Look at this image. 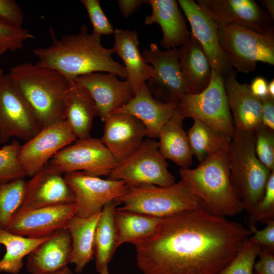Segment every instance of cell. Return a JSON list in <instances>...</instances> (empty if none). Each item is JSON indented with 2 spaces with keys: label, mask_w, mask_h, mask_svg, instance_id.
I'll return each instance as SVG.
<instances>
[{
  "label": "cell",
  "mask_w": 274,
  "mask_h": 274,
  "mask_svg": "<svg viewBox=\"0 0 274 274\" xmlns=\"http://www.w3.org/2000/svg\"><path fill=\"white\" fill-rule=\"evenodd\" d=\"M184 118L198 119L232 138L234 126L225 90L223 78L212 70L208 86L198 93L184 94L177 104Z\"/></svg>",
  "instance_id": "obj_8"
},
{
  "label": "cell",
  "mask_w": 274,
  "mask_h": 274,
  "mask_svg": "<svg viewBox=\"0 0 274 274\" xmlns=\"http://www.w3.org/2000/svg\"><path fill=\"white\" fill-rule=\"evenodd\" d=\"M266 227L261 230L257 229L255 225L248 224V229L253 234V238L263 247L274 249V219L262 222Z\"/></svg>",
  "instance_id": "obj_42"
},
{
  "label": "cell",
  "mask_w": 274,
  "mask_h": 274,
  "mask_svg": "<svg viewBox=\"0 0 274 274\" xmlns=\"http://www.w3.org/2000/svg\"><path fill=\"white\" fill-rule=\"evenodd\" d=\"M115 200L123 205L120 207L122 209L161 218L204 209L201 201L182 180L165 187L127 185L124 193Z\"/></svg>",
  "instance_id": "obj_6"
},
{
  "label": "cell",
  "mask_w": 274,
  "mask_h": 274,
  "mask_svg": "<svg viewBox=\"0 0 274 274\" xmlns=\"http://www.w3.org/2000/svg\"><path fill=\"white\" fill-rule=\"evenodd\" d=\"M93 26L92 32L101 37L114 35L115 29L104 13L98 0H81Z\"/></svg>",
  "instance_id": "obj_40"
},
{
  "label": "cell",
  "mask_w": 274,
  "mask_h": 274,
  "mask_svg": "<svg viewBox=\"0 0 274 274\" xmlns=\"http://www.w3.org/2000/svg\"><path fill=\"white\" fill-rule=\"evenodd\" d=\"M193 120L187 135L192 155L199 162L228 149L231 138L198 119Z\"/></svg>",
  "instance_id": "obj_33"
},
{
  "label": "cell",
  "mask_w": 274,
  "mask_h": 274,
  "mask_svg": "<svg viewBox=\"0 0 274 274\" xmlns=\"http://www.w3.org/2000/svg\"><path fill=\"white\" fill-rule=\"evenodd\" d=\"M263 7L266 10V12L269 16L273 19L274 18V1L273 0H263L260 1Z\"/></svg>",
  "instance_id": "obj_47"
},
{
  "label": "cell",
  "mask_w": 274,
  "mask_h": 274,
  "mask_svg": "<svg viewBox=\"0 0 274 274\" xmlns=\"http://www.w3.org/2000/svg\"><path fill=\"white\" fill-rule=\"evenodd\" d=\"M24 13L15 0H0V24L12 28L23 27Z\"/></svg>",
  "instance_id": "obj_41"
},
{
  "label": "cell",
  "mask_w": 274,
  "mask_h": 274,
  "mask_svg": "<svg viewBox=\"0 0 274 274\" xmlns=\"http://www.w3.org/2000/svg\"><path fill=\"white\" fill-rule=\"evenodd\" d=\"M64 120L78 139L91 137L93 119L97 116L94 102L82 85L72 81L64 104Z\"/></svg>",
  "instance_id": "obj_27"
},
{
  "label": "cell",
  "mask_w": 274,
  "mask_h": 274,
  "mask_svg": "<svg viewBox=\"0 0 274 274\" xmlns=\"http://www.w3.org/2000/svg\"><path fill=\"white\" fill-rule=\"evenodd\" d=\"M1 55V54L0 53V56ZM4 76L5 75L4 74V72L1 65V60H0V81L3 79Z\"/></svg>",
  "instance_id": "obj_51"
},
{
  "label": "cell",
  "mask_w": 274,
  "mask_h": 274,
  "mask_svg": "<svg viewBox=\"0 0 274 274\" xmlns=\"http://www.w3.org/2000/svg\"><path fill=\"white\" fill-rule=\"evenodd\" d=\"M142 55L155 72L154 77L146 83L155 98L164 103L177 104L184 94L189 93L180 69L177 48L162 50L151 43Z\"/></svg>",
  "instance_id": "obj_12"
},
{
  "label": "cell",
  "mask_w": 274,
  "mask_h": 274,
  "mask_svg": "<svg viewBox=\"0 0 274 274\" xmlns=\"http://www.w3.org/2000/svg\"><path fill=\"white\" fill-rule=\"evenodd\" d=\"M254 132L257 157L269 171H273L274 131L261 124Z\"/></svg>",
  "instance_id": "obj_37"
},
{
  "label": "cell",
  "mask_w": 274,
  "mask_h": 274,
  "mask_svg": "<svg viewBox=\"0 0 274 274\" xmlns=\"http://www.w3.org/2000/svg\"><path fill=\"white\" fill-rule=\"evenodd\" d=\"M177 107V104L164 103L157 100L145 84L126 104L113 112L135 117L145 127L147 138L155 139L158 138L162 126Z\"/></svg>",
  "instance_id": "obj_22"
},
{
  "label": "cell",
  "mask_w": 274,
  "mask_h": 274,
  "mask_svg": "<svg viewBox=\"0 0 274 274\" xmlns=\"http://www.w3.org/2000/svg\"><path fill=\"white\" fill-rule=\"evenodd\" d=\"M168 167L166 159L159 151L158 142L147 138L130 155L117 163L108 179L121 180L130 186L145 184L169 186L176 182Z\"/></svg>",
  "instance_id": "obj_9"
},
{
  "label": "cell",
  "mask_w": 274,
  "mask_h": 274,
  "mask_svg": "<svg viewBox=\"0 0 274 274\" xmlns=\"http://www.w3.org/2000/svg\"><path fill=\"white\" fill-rule=\"evenodd\" d=\"M113 50L122 60L134 95L150 79L154 77L153 67L144 59L139 48L138 32L135 30L116 28Z\"/></svg>",
  "instance_id": "obj_23"
},
{
  "label": "cell",
  "mask_w": 274,
  "mask_h": 274,
  "mask_svg": "<svg viewBox=\"0 0 274 274\" xmlns=\"http://www.w3.org/2000/svg\"><path fill=\"white\" fill-rule=\"evenodd\" d=\"M98 272L99 274H109L108 265H105L101 267Z\"/></svg>",
  "instance_id": "obj_50"
},
{
  "label": "cell",
  "mask_w": 274,
  "mask_h": 274,
  "mask_svg": "<svg viewBox=\"0 0 274 274\" xmlns=\"http://www.w3.org/2000/svg\"><path fill=\"white\" fill-rule=\"evenodd\" d=\"M152 9L150 15L145 19L146 25L158 24L162 31L160 45L166 50L181 46L189 38L191 32L175 0H147Z\"/></svg>",
  "instance_id": "obj_24"
},
{
  "label": "cell",
  "mask_w": 274,
  "mask_h": 274,
  "mask_svg": "<svg viewBox=\"0 0 274 274\" xmlns=\"http://www.w3.org/2000/svg\"><path fill=\"white\" fill-rule=\"evenodd\" d=\"M191 28V33L196 39L210 62L212 70L223 77L233 72L219 42L217 23L193 0H178Z\"/></svg>",
  "instance_id": "obj_17"
},
{
  "label": "cell",
  "mask_w": 274,
  "mask_h": 274,
  "mask_svg": "<svg viewBox=\"0 0 274 274\" xmlns=\"http://www.w3.org/2000/svg\"><path fill=\"white\" fill-rule=\"evenodd\" d=\"M77 139L65 120L49 125L21 145L18 161L27 176L32 177L56 153Z\"/></svg>",
  "instance_id": "obj_15"
},
{
  "label": "cell",
  "mask_w": 274,
  "mask_h": 274,
  "mask_svg": "<svg viewBox=\"0 0 274 274\" xmlns=\"http://www.w3.org/2000/svg\"><path fill=\"white\" fill-rule=\"evenodd\" d=\"M33 36L23 27L12 28L0 24V53L22 49L24 43Z\"/></svg>",
  "instance_id": "obj_39"
},
{
  "label": "cell",
  "mask_w": 274,
  "mask_h": 274,
  "mask_svg": "<svg viewBox=\"0 0 274 274\" xmlns=\"http://www.w3.org/2000/svg\"><path fill=\"white\" fill-rule=\"evenodd\" d=\"M75 202L39 208L17 213L6 230L31 238H41L66 228L75 215Z\"/></svg>",
  "instance_id": "obj_18"
},
{
  "label": "cell",
  "mask_w": 274,
  "mask_h": 274,
  "mask_svg": "<svg viewBox=\"0 0 274 274\" xmlns=\"http://www.w3.org/2000/svg\"><path fill=\"white\" fill-rule=\"evenodd\" d=\"M268 82L263 77L258 76L255 78L250 85L252 93L260 99L268 95Z\"/></svg>",
  "instance_id": "obj_46"
},
{
  "label": "cell",
  "mask_w": 274,
  "mask_h": 274,
  "mask_svg": "<svg viewBox=\"0 0 274 274\" xmlns=\"http://www.w3.org/2000/svg\"><path fill=\"white\" fill-rule=\"evenodd\" d=\"M24 179L0 182V229H7L19 210L24 193Z\"/></svg>",
  "instance_id": "obj_34"
},
{
  "label": "cell",
  "mask_w": 274,
  "mask_h": 274,
  "mask_svg": "<svg viewBox=\"0 0 274 274\" xmlns=\"http://www.w3.org/2000/svg\"><path fill=\"white\" fill-rule=\"evenodd\" d=\"M100 212L86 218L75 215L67 223L72 240L70 263L75 265L77 273L83 271L94 256V234Z\"/></svg>",
  "instance_id": "obj_29"
},
{
  "label": "cell",
  "mask_w": 274,
  "mask_h": 274,
  "mask_svg": "<svg viewBox=\"0 0 274 274\" xmlns=\"http://www.w3.org/2000/svg\"><path fill=\"white\" fill-rule=\"evenodd\" d=\"M25 182L23 198L16 213L75 202L74 192L65 181L64 174L49 162Z\"/></svg>",
  "instance_id": "obj_14"
},
{
  "label": "cell",
  "mask_w": 274,
  "mask_h": 274,
  "mask_svg": "<svg viewBox=\"0 0 274 274\" xmlns=\"http://www.w3.org/2000/svg\"><path fill=\"white\" fill-rule=\"evenodd\" d=\"M253 274H254V273H253Z\"/></svg>",
  "instance_id": "obj_52"
},
{
  "label": "cell",
  "mask_w": 274,
  "mask_h": 274,
  "mask_svg": "<svg viewBox=\"0 0 274 274\" xmlns=\"http://www.w3.org/2000/svg\"><path fill=\"white\" fill-rule=\"evenodd\" d=\"M227 150L209 157L195 168L179 170L181 180L201 201L204 209L225 218L244 210L230 181Z\"/></svg>",
  "instance_id": "obj_4"
},
{
  "label": "cell",
  "mask_w": 274,
  "mask_h": 274,
  "mask_svg": "<svg viewBox=\"0 0 274 274\" xmlns=\"http://www.w3.org/2000/svg\"><path fill=\"white\" fill-rule=\"evenodd\" d=\"M227 158L232 185L249 214L262 198L271 172L256 156L254 131L234 128Z\"/></svg>",
  "instance_id": "obj_5"
},
{
  "label": "cell",
  "mask_w": 274,
  "mask_h": 274,
  "mask_svg": "<svg viewBox=\"0 0 274 274\" xmlns=\"http://www.w3.org/2000/svg\"><path fill=\"white\" fill-rule=\"evenodd\" d=\"M47 274H73V273L69 267L66 265Z\"/></svg>",
  "instance_id": "obj_48"
},
{
  "label": "cell",
  "mask_w": 274,
  "mask_h": 274,
  "mask_svg": "<svg viewBox=\"0 0 274 274\" xmlns=\"http://www.w3.org/2000/svg\"><path fill=\"white\" fill-rule=\"evenodd\" d=\"M268 95L274 98V80L272 79L268 83Z\"/></svg>",
  "instance_id": "obj_49"
},
{
  "label": "cell",
  "mask_w": 274,
  "mask_h": 274,
  "mask_svg": "<svg viewBox=\"0 0 274 274\" xmlns=\"http://www.w3.org/2000/svg\"><path fill=\"white\" fill-rule=\"evenodd\" d=\"M104 122V133L100 140L117 163L133 153L146 136L143 124L131 115L113 112Z\"/></svg>",
  "instance_id": "obj_20"
},
{
  "label": "cell",
  "mask_w": 274,
  "mask_h": 274,
  "mask_svg": "<svg viewBox=\"0 0 274 274\" xmlns=\"http://www.w3.org/2000/svg\"><path fill=\"white\" fill-rule=\"evenodd\" d=\"M56 153L49 161L62 173L82 172L91 176L109 175L117 162L100 140L78 139Z\"/></svg>",
  "instance_id": "obj_11"
},
{
  "label": "cell",
  "mask_w": 274,
  "mask_h": 274,
  "mask_svg": "<svg viewBox=\"0 0 274 274\" xmlns=\"http://www.w3.org/2000/svg\"><path fill=\"white\" fill-rule=\"evenodd\" d=\"M223 78L234 128L254 131L261 124V100L252 93L249 84L236 80L234 72Z\"/></svg>",
  "instance_id": "obj_21"
},
{
  "label": "cell",
  "mask_w": 274,
  "mask_h": 274,
  "mask_svg": "<svg viewBox=\"0 0 274 274\" xmlns=\"http://www.w3.org/2000/svg\"><path fill=\"white\" fill-rule=\"evenodd\" d=\"M21 145L17 140L0 148V182L24 179L27 176L18 161Z\"/></svg>",
  "instance_id": "obj_36"
},
{
  "label": "cell",
  "mask_w": 274,
  "mask_h": 274,
  "mask_svg": "<svg viewBox=\"0 0 274 274\" xmlns=\"http://www.w3.org/2000/svg\"><path fill=\"white\" fill-rule=\"evenodd\" d=\"M42 128L22 95L5 75L0 81V144L12 137L26 142Z\"/></svg>",
  "instance_id": "obj_10"
},
{
  "label": "cell",
  "mask_w": 274,
  "mask_h": 274,
  "mask_svg": "<svg viewBox=\"0 0 274 274\" xmlns=\"http://www.w3.org/2000/svg\"><path fill=\"white\" fill-rule=\"evenodd\" d=\"M184 119L177 107L162 126L158 136L159 149L162 155L183 168H189L193 156L187 133L183 129Z\"/></svg>",
  "instance_id": "obj_28"
},
{
  "label": "cell",
  "mask_w": 274,
  "mask_h": 274,
  "mask_svg": "<svg viewBox=\"0 0 274 274\" xmlns=\"http://www.w3.org/2000/svg\"><path fill=\"white\" fill-rule=\"evenodd\" d=\"M64 178L75 195V215L82 218L101 211L106 204L121 196L127 188L123 181L102 179L82 172L65 173Z\"/></svg>",
  "instance_id": "obj_13"
},
{
  "label": "cell",
  "mask_w": 274,
  "mask_h": 274,
  "mask_svg": "<svg viewBox=\"0 0 274 274\" xmlns=\"http://www.w3.org/2000/svg\"><path fill=\"white\" fill-rule=\"evenodd\" d=\"M248 215V224L252 225L266 220L274 219V170L270 174L262 198Z\"/></svg>",
  "instance_id": "obj_38"
},
{
  "label": "cell",
  "mask_w": 274,
  "mask_h": 274,
  "mask_svg": "<svg viewBox=\"0 0 274 274\" xmlns=\"http://www.w3.org/2000/svg\"><path fill=\"white\" fill-rule=\"evenodd\" d=\"M180 69L190 93H198L209 84L212 69L201 45L191 33L178 49Z\"/></svg>",
  "instance_id": "obj_26"
},
{
  "label": "cell",
  "mask_w": 274,
  "mask_h": 274,
  "mask_svg": "<svg viewBox=\"0 0 274 274\" xmlns=\"http://www.w3.org/2000/svg\"><path fill=\"white\" fill-rule=\"evenodd\" d=\"M115 220L117 233L116 247L124 243L134 245L150 236L162 218L116 208Z\"/></svg>",
  "instance_id": "obj_30"
},
{
  "label": "cell",
  "mask_w": 274,
  "mask_h": 274,
  "mask_svg": "<svg viewBox=\"0 0 274 274\" xmlns=\"http://www.w3.org/2000/svg\"><path fill=\"white\" fill-rule=\"evenodd\" d=\"M219 27L236 24L261 33L274 30L273 20L253 0H197Z\"/></svg>",
  "instance_id": "obj_16"
},
{
  "label": "cell",
  "mask_w": 274,
  "mask_h": 274,
  "mask_svg": "<svg viewBox=\"0 0 274 274\" xmlns=\"http://www.w3.org/2000/svg\"><path fill=\"white\" fill-rule=\"evenodd\" d=\"M118 203L114 200L102 208L94 234V255L97 271L108 265L116 250L117 233L115 213Z\"/></svg>",
  "instance_id": "obj_31"
},
{
  "label": "cell",
  "mask_w": 274,
  "mask_h": 274,
  "mask_svg": "<svg viewBox=\"0 0 274 274\" xmlns=\"http://www.w3.org/2000/svg\"><path fill=\"white\" fill-rule=\"evenodd\" d=\"M72 240L67 228L57 230L27 257L26 268L30 274H47L70 263Z\"/></svg>",
  "instance_id": "obj_25"
},
{
  "label": "cell",
  "mask_w": 274,
  "mask_h": 274,
  "mask_svg": "<svg viewBox=\"0 0 274 274\" xmlns=\"http://www.w3.org/2000/svg\"><path fill=\"white\" fill-rule=\"evenodd\" d=\"M117 3L121 14L126 18L134 14L143 4L146 3V1L118 0Z\"/></svg>",
  "instance_id": "obj_45"
},
{
  "label": "cell",
  "mask_w": 274,
  "mask_h": 274,
  "mask_svg": "<svg viewBox=\"0 0 274 274\" xmlns=\"http://www.w3.org/2000/svg\"><path fill=\"white\" fill-rule=\"evenodd\" d=\"M52 44L46 48L32 51L38 61L37 64L55 70L70 81L86 74L110 73L123 79L127 74L122 64L112 57L113 48H105L101 37L89 33L88 27L83 25L79 32L56 38L52 28L50 30Z\"/></svg>",
  "instance_id": "obj_2"
},
{
  "label": "cell",
  "mask_w": 274,
  "mask_h": 274,
  "mask_svg": "<svg viewBox=\"0 0 274 274\" xmlns=\"http://www.w3.org/2000/svg\"><path fill=\"white\" fill-rule=\"evenodd\" d=\"M262 248L253 236L248 237L232 261L216 274H253L254 264Z\"/></svg>",
  "instance_id": "obj_35"
},
{
  "label": "cell",
  "mask_w": 274,
  "mask_h": 274,
  "mask_svg": "<svg viewBox=\"0 0 274 274\" xmlns=\"http://www.w3.org/2000/svg\"><path fill=\"white\" fill-rule=\"evenodd\" d=\"M51 235L41 238H31L0 229V245L6 248V253L0 260V272L18 274L23 267L24 257Z\"/></svg>",
  "instance_id": "obj_32"
},
{
  "label": "cell",
  "mask_w": 274,
  "mask_h": 274,
  "mask_svg": "<svg viewBox=\"0 0 274 274\" xmlns=\"http://www.w3.org/2000/svg\"><path fill=\"white\" fill-rule=\"evenodd\" d=\"M258 256L259 259L254 264V274H274V249L262 247Z\"/></svg>",
  "instance_id": "obj_43"
},
{
  "label": "cell",
  "mask_w": 274,
  "mask_h": 274,
  "mask_svg": "<svg viewBox=\"0 0 274 274\" xmlns=\"http://www.w3.org/2000/svg\"><path fill=\"white\" fill-rule=\"evenodd\" d=\"M8 76L42 128L65 120L64 100L72 81L55 70L31 62L15 65Z\"/></svg>",
  "instance_id": "obj_3"
},
{
  "label": "cell",
  "mask_w": 274,
  "mask_h": 274,
  "mask_svg": "<svg viewBox=\"0 0 274 274\" xmlns=\"http://www.w3.org/2000/svg\"><path fill=\"white\" fill-rule=\"evenodd\" d=\"M218 27L220 45L232 67L249 73L258 61L274 64V30L261 33L236 24Z\"/></svg>",
  "instance_id": "obj_7"
},
{
  "label": "cell",
  "mask_w": 274,
  "mask_h": 274,
  "mask_svg": "<svg viewBox=\"0 0 274 274\" xmlns=\"http://www.w3.org/2000/svg\"><path fill=\"white\" fill-rule=\"evenodd\" d=\"M261 100V124L274 131V98L269 96Z\"/></svg>",
  "instance_id": "obj_44"
},
{
  "label": "cell",
  "mask_w": 274,
  "mask_h": 274,
  "mask_svg": "<svg viewBox=\"0 0 274 274\" xmlns=\"http://www.w3.org/2000/svg\"><path fill=\"white\" fill-rule=\"evenodd\" d=\"M110 73H92L77 77L74 81L90 93L96 107L97 116L102 121L115 110L126 104L134 96L129 82L121 81Z\"/></svg>",
  "instance_id": "obj_19"
},
{
  "label": "cell",
  "mask_w": 274,
  "mask_h": 274,
  "mask_svg": "<svg viewBox=\"0 0 274 274\" xmlns=\"http://www.w3.org/2000/svg\"><path fill=\"white\" fill-rule=\"evenodd\" d=\"M250 230L204 209L163 218L155 231L135 245L143 274H216L233 259Z\"/></svg>",
  "instance_id": "obj_1"
}]
</instances>
